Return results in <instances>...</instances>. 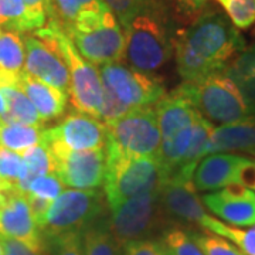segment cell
I'll use <instances>...</instances> for the list:
<instances>
[{
    "mask_svg": "<svg viewBox=\"0 0 255 255\" xmlns=\"http://www.w3.org/2000/svg\"><path fill=\"white\" fill-rule=\"evenodd\" d=\"M124 31V58L137 71L159 70L173 54L174 37L163 0H153Z\"/></svg>",
    "mask_w": 255,
    "mask_h": 255,
    "instance_id": "1",
    "label": "cell"
},
{
    "mask_svg": "<svg viewBox=\"0 0 255 255\" xmlns=\"http://www.w3.org/2000/svg\"><path fill=\"white\" fill-rule=\"evenodd\" d=\"M177 37L193 54L219 73H223L227 64L246 48L240 30L219 11H204Z\"/></svg>",
    "mask_w": 255,
    "mask_h": 255,
    "instance_id": "2",
    "label": "cell"
},
{
    "mask_svg": "<svg viewBox=\"0 0 255 255\" xmlns=\"http://www.w3.org/2000/svg\"><path fill=\"white\" fill-rule=\"evenodd\" d=\"M177 91L213 127L234 124L253 115L238 87L226 74H211L193 82H183Z\"/></svg>",
    "mask_w": 255,
    "mask_h": 255,
    "instance_id": "3",
    "label": "cell"
},
{
    "mask_svg": "<svg viewBox=\"0 0 255 255\" xmlns=\"http://www.w3.org/2000/svg\"><path fill=\"white\" fill-rule=\"evenodd\" d=\"M164 179L166 176L157 157L107 155V177L104 183L107 204L112 210L135 196L157 190Z\"/></svg>",
    "mask_w": 255,
    "mask_h": 255,
    "instance_id": "4",
    "label": "cell"
},
{
    "mask_svg": "<svg viewBox=\"0 0 255 255\" xmlns=\"http://www.w3.org/2000/svg\"><path fill=\"white\" fill-rule=\"evenodd\" d=\"M108 130L107 155L124 157H156L162 145V133L155 107L137 108L125 117L105 124Z\"/></svg>",
    "mask_w": 255,
    "mask_h": 255,
    "instance_id": "5",
    "label": "cell"
},
{
    "mask_svg": "<svg viewBox=\"0 0 255 255\" xmlns=\"http://www.w3.org/2000/svg\"><path fill=\"white\" fill-rule=\"evenodd\" d=\"M44 30L53 37L70 71V101L75 110L100 119L104 85L98 70L75 48L71 38L55 23L47 21Z\"/></svg>",
    "mask_w": 255,
    "mask_h": 255,
    "instance_id": "6",
    "label": "cell"
},
{
    "mask_svg": "<svg viewBox=\"0 0 255 255\" xmlns=\"http://www.w3.org/2000/svg\"><path fill=\"white\" fill-rule=\"evenodd\" d=\"M78 53L92 65L119 63L125 55V31L111 10L64 31Z\"/></svg>",
    "mask_w": 255,
    "mask_h": 255,
    "instance_id": "7",
    "label": "cell"
},
{
    "mask_svg": "<svg viewBox=\"0 0 255 255\" xmlns=\"http://www.w3.org/2000/svg\"><path fill=\"white\" fill-rule=\"evenodd\" d=\"M108 207L104 193L97 190H64L38 223L41 237H50L68 231H82L104 216Z\"/></svg>",
    "mask_w": 255,
    "mask_h": 255,
    "instance_id": "8",
    "label": "cell"
},
{
    "mask_svg": "<svg viewBox=\"0 0 255 255\" xmlns=\"http://www.w3.org/2000/svg\"><path fill=\"white\" fill-rule=\"evenodd\" d=\"M160 189L147 191L124 201L111 210L108 227L122 247L133 240H146L163 221Z\"/></svg>",
    "mask_w": 255,
    "mask_h": 255,
    "instance_id": "9",
    "label": "cell"
},
{
    "mask_svg": "<svg viewBox=\"0 0 255 255\" xmlns=\"http://www.w3.org/2000/svg\"><path fill=\"white\" fill-rule=\"evenodd\" d=\"M100 75L104 87L130 110L155 107L166 94L163 85L155 77L121 63L102 65Z\"/></svg>",
    "mask_w": 255,
    "mask_h": 255,
    "instance_id": "10",
    "label": "cell"
},
{
    "mask_svg": "<svg viewBox=\"0 0 255 255\" xmlns=\"http://www.w3.org/2000/svg\"><path fill=\"white\" fill-rule=\"evenodd\" d=\"M47 146L53 156L54 173L64 186L77 190H95L104 186L107 177L105 150H70L58 145Z\"/></svg>",
    "mask_w": 255,
    "mask_h": 255,
    "instance_id": "11",
    "label": "cell"
},
{
    "mask_svg": "<svg viewBox=\"0 0 255 255\" xmlns=\"http://www.w3.org/2000/svg\"><path fill=\"white\" fill-rule=\"evenodd\" d=\"M23 40L26 48L24 73L68 95L70 71L54 38L40 28Z\"/></svg>",
    "mask_w": 255,
    "mask_h": 255,
    "instance_id": "12",
    "label": "cell"
},
{
    "mask_svg": "<svg viewBox=\"0 0 255 255\" xmlns=\"http://www.w3.org/2000/svg\"><path fill=\"white\" fill-rule=\"evenodd\" d=\"M254 183L255 160L236 153L204 156L193 173V184L197 191H214L233 184L251 189Z\"/></svg>",
    "mask_w": 255,
    "mask_h": 255,
    "instance_id": "13",
    "label": "cell"
},
{
    "mask_svg": "<svg viewBox=\"0 0 255 255\" xmlns=\"http://www.w3.org/2000/svg\"><path fill=\"white\" fill-rule=\"evenodd\" d=\"M43 142L70 150H105L108 145L107 125L82 112L64 117L55 127L44 130Z\"/></svg>",
    "mask_w": 255,
    "mask_h": 255,
    "instance_id": "14",
    "label": "cell"
},
{
    "mask_svg": "<svg viewBox=\"0 0 255 255\" xmlns=\"http://www.w3.org/2000/svg\"><path fill=\"white\" fill-rule=\"evenodd\" d=\"M0 238L17 240L43 253V237L26 193L16 189L0 193Z\"/></svg>",
    "mask_w": 255,
    "mask_h": 255,
    "instance_id": "15",
    "label": "cell"
},
{
    "mask_svg": "<svg viewBox=\"0 0 255 255\" xmlns=\"http://www.w3.org/2000/svg\"><path fill=\"white\" fill-rule=\"evenodd\" d=\"M203 204L220 221L234 227H251L255 224V191L241 184H233L207 193Z\"/></svg>",
    "mask_w": 255,
    "mask_h": 255,
    "instance_id": "16",
    "label": "cell"
},
{
    "mask_svg": "<svg viewBox=\"0 0 255 255\" xmlns=\"http://www.w3.org/2000/svg\"><path fill=\"white\" fill-rule=\"evenodd\" d=\"M160 201L166 216L187 224L200 226L207 211L197 196L193 179L172 176L164 179L160 186Z\"/></svg>",
    "mask_w": 255,
    "mask_h": 255,
    "instance_id": "17",
    "label": "cell"
},
{
    "mask_svg": "<svg viewBox=\"0 0 255 255\" xmlns=\"http://www.w3.org/2000/svg\"><path fill=\"white\" fill-rule=\"evenodd\" d=\"M231 152L255 156V114L234 124L213 128L204 156Z\"/></svg>",
    "mask_w": 255,
    "mask_h": 255,
    "instance_id": "18",
    "label": "cell"
},
{
    "mask_svg": "<svg viewBox=\"0 0 255 255\" xmlns=\"http://www.w3.org/2000/svg\"><path fill=\"white\" fill-rule=\"evenodd\" d=\"M155 111L163 139H170L190 128L199 117V112L194 110L190 101L177 90L164 94L155 105Z\"/></svg>",
    "mask_w": 255,
    "mask_h": 255,
    "instance_id": "19",
    "label": "cell"
},
{
    "mask_svg": "<svg viewBox=\"0 0 255 255\" xmlns=\"http://www.w3.org/2000/svg\"><path fill=\"white\" fill-rule=\"evenodd\" d=\"M17 87L27 95L44 122L54 121L64 114L68 101V95L65 92L37 80L24 71L18 75Z\"/></svg>",
    "mask_w": 255,
    "mask_h": 255,
    "instance_id": "20",
    "label": "cell"
},
{
    "mask_svg": "<svg viewBox=\"0 0 255 255\" xmlns=\"http://www.w3.org/2000/svg\"><path fill=\"white\" fill-rule=\"evenodd\" d=\"M108 6L104 0H50L47 21L55 23L63 31L87 18L107 11Z\"/></svg>",
    "mask_w": 255,
    "mask_h": 255,
    "instance_id": "21",
    "label": "cell"
},
{
    "mask_svg": "<svg viewBox=\"0 0 255 255\" xmlns=\"http://www.w3.org/2000/svg\"><path fill=\"white\" fill-rule=\"evenodd\" d=\"M223 74H226L238 87L247 105L255 114V46L244 48L231 63L227 64Z\"/></svg>",
    "mask_w": 255,
    "mask_h": 255,
    "instance_id": "22",
    "label": "cell"
},
{
    "mask_svg": "<svg viewBox=\"0 0 255 255\" xmlns=\"http://www.w3.org/2000/svg\"><path fill=\"white\" fill-rule=\"evenodd\" d=\"M0 94L6 105V114L3 117L4 122L44 127L46 122L38 115V112L31 104V101L28 100L27 95L17 85L0 87Z\"/></svg>",
    "mask_w": 255,
    "mask_h": 255,
    "instance_id": "23",
    "label": "cell"
},
{
    "mask_svg": "<svg viewBox=\"0 0 255 255\" xmlns=\"http://www.w3.org/2000/svg\"><path fill=\"white\" fill-rule=\"evenodd\" d=\"M44 129L36 125L0 122V146L23 155L28 149L43 143Z\"/></svg>",
    "mask_w": 255,
    "mask_h": 255,
    "instance_id": "24",
    "label": "cell"
},
{
    "mask_svg": "<svg viewBox=\"0 0 255 255\" xmlns=\"http://www.w3.org/2000/svg\"><path fill=\"white\" fill-rule=\"evenodd\" d=\"M26 48L20 33L0 27V73L18 75L24 71Z\"/></svg>",
    "mask_w": 255,
    "mask_h": 255,
    "instance_id": "25",
    "label": "cell"
},
{
    "mask_svg": "<svg viewBox=\"0 0 255 255\" xmlns=\"http://www.w3.org/2000/svg\"><path fill=\"white\" fill-rule=\"evenodd\" d=\"M200 227L207 233L231 241L246 255H255V224L251 227H234L207 214L201 221Z\"/></svg>",
    "mask_w": 255,
    "mask_h": 255,
    "instance_id": "26",
    "label": "cell"
},
{
    "mask_svg": "<svg viewBox=\"0 0 255 255\" xmlns=\"http://www.w3.org/2000/svg\"><path fill=\"white\" fill-rule=\"evenodd\" d=\"M21 156L24 160V172L18 183L17 190L21 193H27L28 186L34 179L54 173V162L51 152L44 142L28 149Z\"/></svg>",
    "mask_w": 255,
    "mask_h": 255,
    "instance_id": "27",
    "label": "cell"
},
{
    "mask_svg": "<svg viewBox=\"0 0 255 255\" xmlns=\"http://www.w3.org/2000/svg\"><path fill=\"white\" fill-rule=\"evenodd\" d=\"M85 255H119V244L111 233L108 223L95 221L82 230Z\"/></svg>",
    "mask_w": 255,
    "mask_h": 255,
    "instance_id": "28",
    "label": "cell"
},
{
    "mask_svg": "<svg viewBox=\"0 0 255 255\" xmlns=\"http://www.w3.org/2000/svg\"><path fill=\"white\" fill-rule=\"evenodd\" d=\"M0 27L16 33L40 30L23 0H0Z\"/></svg>",
    "mask_w": 255,
    "mask_h": 255,
    "instance_id": "29",
    "label": "cell"
},
{
    "mask_svg": "<svg viewBox=\"0 0 255 255\" xmlns=\"http://www.w3.org/2000/svg\"><path fill=\"white\" fill-rule=\"evenodd\" d=\"M44 255H85L82 231H68L43 238Z\"/></svg>",
    "mask_w": 255,
    "mask_h": 255,
    "instance_id": "30",
    "label": "cell"
},
{
    "mask_svg": "<svg viewBox=\"0 0 255 255\" xmlns=\"http://www.w3.org/2000/svg\"><path fill=\"white\" fill-rule=\"evenodd\" d=\"M23 172V156L0 146V183L3 186V190H17Z\"/></svg>",
    "mask_w": 255,
    "mask_h": 255,
    "instance_id": "31",
    "label": "cell"
},
{
    "mask_svg": "<svg viewBox=\"0 0 255 255\" xmlns=\"http://www.w3.org/2000/svg\"><path fill=\"white\" fill-rule=\"evenodd\" d=\"M237 30H248L255 23V0H214Z\"/></svg>",
    "mask_w": 255,
    "mask_h": 255,
    "instance_id": "32",
    "label": "cell"
},
{
    "mask_svg": "<svg viewBox=\"0 0 255 255\" xmlns=\"http://www.w3.org/2000/svg\"><path fill=\"white\" fill-rule=\"evenodd\" d=\"M190 236L204 255H246L231 241L216 234L191 231Z\"/></svg>",
    "mask_w": 255,
    "mask_h": 255,
    "instance_id": "33",
    "label": "cell"
},
{
    "mask_svg": "<svg viewBox=\"0 0 255 255\" xmlns=\"http://www.w3.org/2000/svg\"><path fill=\"white\" fill-rule=\"evenodd\" d=\"M108 9L114 13L122 28H127L130 21L136 17L139 13L153 1V0H104Z\"/></svg>",
    "mask_w": 255,
    "mask_h": 255,
    "instance_id": "34",
    "label": "cell"
},
{
    "mask_svg": "<svg viewBox=\"0 0 255 255\" xmlns=\"http://www.w3.org/2000/svg\"><path fill=\"white\" fill-rule=\"evenodd\" d=\"M160 241L173 253V255H204L191 238L190 233L183 231L180 228L169 230Z\"/></svg>",
    "mask_w": 255,
    "mask_h": 255,
    "instance_id": "35",
    "label": "cell"
},
{
    "mask_svg": "<svg viewBox=\"0 0 255 255\" xmlns=\"http://www.w3.org/2000/svg\"><path fill=\"white\" fill-rule=\"evenodd\" d=\"M64 191V183L55 173L46 174L41 177H37L28 186L27 193L30 196H34L38 199L47 201H54Z\"/></svg>",
    "mask_w": 255,
    "mask_h": 255,
    "instance_id": "36",
    "label": "cell"
},
{
    "mask_svg": "<svg viewBox=\"0 0 255 255\" xmlns=\"http://www.w3.org/2000/svg\"><path fill=\"white\" fill-rule=\"evenodd\" d=\"M104 85V84H102ZM130 108L122 104L121 101L110 91L107 87H104V95H102V105H101L100 121L104 124H110L117 119L125 117L128 112H130Z\"/></svg>",
    "mask_w": 255,
    "mask_h": 255,
    "instance_id": "37",
    "label": "cell"
},
{
    "mask_svg": "<svg viewBox=\"0 0 255 255\" xmlns=\"http://www.w3.org/2000/svg\"><path fill=\"white\" fill-rule=\"evenodd\" d=\"M124 255H160L159 241L153 240H133L122 246Z\"/></svg>",
    "mask_w": 255,
    "mask_h": 255,
    "instance_id": "38",
    "label": "cell"
},
{
    "mask_svg": "<svg viewBox=\"0 0 255 255\" xmlns=\"http://www.w3.org/2000/svg\"><path fill=\"white\" fill-rule=\"evenodd\" d=\"M26 7L30 11L31 17L34 18L38 27L43 28L47 24L48 10H50V0H23Z\"/></svg>",
    "mask_w": 255,
    "mask_h": 255,
    "instance_id": "39",
    "label": "cell"
},
{
    "mask_svg": "<svg viewBox=\"0 0 255 255\" xmlns=\"http://www.w3.org/2000/svg\"><path fill=\"white\" fill-rule=\"evenodd\" d=\"M1 246L4 247L6 253H10L13 255H43V253L37 251L34 248L28 247L27 244L17 241V240H11V238H0Z\"/></svg>",
    "mask_w": 255,
    "mask_h": 255,
    "instance_id": "40",
    "label": "cell"
},
{
    "mask_svg": "<svg viewBox=\"0 0 255 255\" xmlns=\"http://www.w3.org/2000/svg\"><path fill=\"white\" fill-rule=\"evenodd\" d=\"M179 1L182 3L186 9L193 10V11L194 10H200L204 6V3H206V0H179Z\"/></svg>",
    "mask_w": 255,
    "mask_h": 255,
    "instance_id": "41",
    "label": "cell"
},
{
    "mask_svg": "<svg viewBox=\"0 0 255 255\" xmlns=\"http://www.w3.org/2000/svg\"><path fill=\"white\" fill-rule=\"evenodd\" d=\"M159 253H160V255H173V253L164 246L162 241H159Z\"/></svg>",
    "mask_w": 255,
    "mask_h": 255,
    "instance_id": "42",
    "label": "cell"
},
{
    "mask_svg": "<svg viewBox=\"0 0 255 255\" xmlns=\"http://www.w3.org/2000/svg\"><path fill=\"white\" fill-rule=\"evenodd\" d=\"M4 114H6V105H4V100H3V97L0 94V122L3 121Z\"/></svg>",
    "mask_w": 255,
    "mask_h": 255,
    "instance_id": "43",
    "label": "cell"
},
{
    "mask_svg": "<svg viewBox=\"0 0 255 255\" xmlns=\"http://www.w3.org/2000/svg\"><path fill=\"white\" fill-rule=\"evenodd\" d=\"M6 254V250H4V247L1 246V243H0V255H4Z\"/></svg>",
    "mask_w": 255,
    "mask_h": 255,
    "instance_id": "44",
    "label": "cell"
},
{
    "mask_svg": "<svg viewBox=\"0 0 255 255\" xmlns=\"http://www.w3.org/2000/svg\"><path fill=\"white\" fill-rule=\"evenodd\" d=\"M1 191H4V190H3V186H1V183H0V193H1Z\"/></svg>",
    "mask_w": 255,
    "mask_h": 255,
    "instance_id": "45",
    "label": "cell"
},
{
    "mask_svg": "<svg viewBox=\"0 0 255 255\" xmlns=\"http://www.w3.org/2000/svg\"><path fill=\"white\" fill-rule=\"evenodd\" d=\"M251 189H253V190L255 191V183H254V186H253V187H251Z\"/></svg>",
    "mask_w": 255,
    "mask_h": 255,
    "instance_id": "46",
    "label": "cell"
},
{
    "mask_svg": "<svg viewBox=\"0 0 255 255\" xmlns=\"http://www.w3.org/2000/svg\"><path fill=\"white\" fill-rule=\"evenodd\" d=\"M4 255H13V254H10V253H6V254H4Z\"/></svg>",
    "mask_w": 255,
    "mask_h": 255,
    "instance_id": "47",
    "label": "cell"
}]
</instances>
